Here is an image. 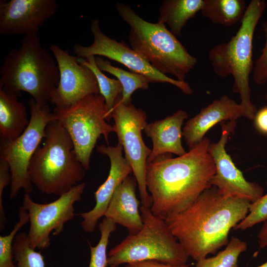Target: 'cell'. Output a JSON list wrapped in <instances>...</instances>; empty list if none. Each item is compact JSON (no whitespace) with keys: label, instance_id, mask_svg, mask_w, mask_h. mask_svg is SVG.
Here are the masks:
<instances>
[{"label":"cell","instance_id":"obj_15","mask_svg":"<svg viewBox=\"0 0 267 267\" xmlns=\"http://www.w3.org/2000/svg\"><path fill=\"white\" fill-rule=\"evenodd\" d=\"M58 7L55 0L0 1V34H38L44 22Z\"/></svg>","mask_w":267,"mask_h":267},{"label":"cell","instance_id":"obj_30","mask_svg":"<svg viewBox=\"0 0 267 267\" xmlns=\"http://www.w3.org/2000/svg\"><path fill=\"white\" fill-rule=\"evenodd\" d=\"M266 41L260 56L256 60L253 68V78L254 82L263 85L267 82V21L263 24Z\"/></svg>","mask_w":267,"mask_h":267},{"label":"cell","instance_id":"obj_29","mask_svg":"<svg viewBox=\"0 0 267 267\" xmlns=\"http://www.w3.org/2000/svg\"><path fill=\"white\" fill-rule=\"evenodd\" d=\"M267 220V193L250 204L249 214L236 225L234 229L245 230L257 223L266 222Z\"/></svg>","mask_w":267,"mask_h":267},{"label":"cell","instance_id":"obj_12","mask_svg":"<svg viewBox=\"0 0 267 267\" xmlns=\"http://www.w3.org/2000/svg\"><path fill=\"white\" fill-rule=\"evenodd\" d=\"M93 36L92 43L89 46L75 44L74 52L79 58L89 56L105 57L125 66L132 72L146 77L150 83H167L179 89L184 93L191 94L192 90L186 82H180L163 74L125 43L111 39L103 33L98 19H94L90 26Z\"/></svg>","mask_w":267,"mask_h":267},{"label":"cell","instance_id":"obj_19","mask_svg":"<svg viewBox=\"0 0 267 267\" xmlns=\"http://www.w3.org/2000/svg\"><path fill=\"white\" fill-rule=\"evenodd\" d=\"M136 185L135 177H127L116 189L104 216L126 227L129 234L138 232L143 226Z\"/></svg>","mask_w":267,"mask_h":267},{"label":"cell","instance_id":"obj_27","mask_svg":"<svg viewBox=\"0 0 267 267\" xmlns=\"http://www.w3.org/2000/svg\"><path fill=\"white\" fill-rule=\"evenodd\" d=\"M116 227L115 223L104 217L99 224L100 238L98 244L94 247L89 244L90 259L89 267H107L108 265L107 248L110 235Z\"/></svg>","mask_w":267,"mask_h":267},{"label":"cell","instance_id":"obj_36","mask_svg":"<svg viewBox=\"0 0 267 267\" xmlns=\"http://www.w3.org/2000/svg\"><path fill=\"white\" fill-rule=\"evenodd\" d=\"M266 100H267V94L266 95Z\"/></svg>","mask_w":267,"mask_h":267},{"label":"cell","instance_id":"obj_10","mask_svg":"<svg viewBox=\"0 0 267 267\" xmlns=\"http://www.w3.org/2000/svg\"><path fill=\"white\" fill-rule=\"evenodd\" d=\"M120 94V95H121ZM117 98L111 114L119 143L123 148L125 158L131 165L139 191L142 206L150 208L152 199L146 186L147 159L151 149L144 143L142 131L147 123V116L142 109L132 103L126 105Z\"/></svg>","mask_w":267,"mask_h":267},{"label":"cell","instance_id":"obj_13","mask_svg":"<svg viewBox=\"0 0 267 267\" xmlns=\"http://www.w3.org/2000/svg\"><path fill=\"white\" fill-rule=\"evenodd\" d=\"M235 125V121L222 124V131L219 140L217 143H210L209 146L208 151L216 167L211 184L224 196L243 199L253 203L263 195V188L255 182L245 179L225 149L228 136Z\"/></svg>","mask_w":267,"mask_h":267},{"label":"cell","instance_id":"obj_11","mask_svg":"<svg viewBox=\"0 0 267 267\" xmlns=\"http://www.w3.org/2000/svg\"><path fill=\"white\" fill-rule=\"evenodd\" d=\"M85 187V182H81L46 204L36 203L29 193H25L23 206L29 217L28 235L32 248L44 249L50 246V233L53 232V235H58L63 231L65 223L74 218V204L81 200Z\"/></svg>","mask_w":267,"mask_h":267},{"label":"cell","instance_id":"obj_24","mask_svg":"<svg viewBox=\"0 0 267 267\" xmlns=\"http://www.w3.org/2000/svg\"><path fill=\"white\" fill-rule=\"evenodd\" d=\"M78 62L89 68L96 78L99 94L104 98L106 105L107 122L111 120V114L118 96L122 93L123 88L118 80L109 78L104 74L97 67L95 56H89L86 59L78 57Z\"/></svg>","mask_w":267,"mask_h":267},{"label":"cell","instance_id":"obj_22","mask_svg":"<svg viewBox=\"0 0 267 267\" xmlns=\"http://www.w3.org/2000/svg\"><path fill=\"white\" fill-rule=\"evenodd\" d=\"M246 7L244 0H204L201 12L214 24L231 26L241 20Z\"/></svg>","mask_w":267,"mask_h":267},{"label":"cell","instance_id":"obj_33","mask_svg":"<svg viewBox=\"0 0 267 267\" xmlns=\"http://www.w3.org/2000/svg\"><path fill=\"white\" fill-rule=\"evenodd\" d=\"M190 265H172L155 261H144L127 264L125 267H190Z\"/></svg>","mask_w":267,"mask_h":267},{"label":"cell","instance_id":"obj_8","mask_svg":"<svg viewBox=\"0 0 267 267\" xmlns=\"http://www.w3.org/2000/svg\"><path fill=\"white\" fill-rule=\"evenodd\" d=\"M57 120L70 135L77 157L84 169L90 167L92 152L102 135L107 145L114 126L107 123V110L104 97L91 94L69 107L53 110Z\"/></svg>","mask_w":267,"mask_h":267},{"label":"cell","instance_id":"obj_1","mask_svg":"<svg viewBox=\"0 0 267 267\" xmlns=\"http://www.w3.org/2000/svg\"><path fill=\"white\" fill-rule=\"evenodd\" d=\"M210 143L204 137L184 155L172 158L165 154L147 163L146 186L154 215L165 220L186 209L212 186L216 167L208 151Z\"/></svg>","mask_w":267,"mask_h":267},{"label":"cell","instance_id":"obj_23","mask_svg":"<svg viewBox=\"0 0 267 267\" xmlns=\"http://www.w3.org/2000/svg\"><path fill=\"white\" fill-rule=\"evenodd\" d=\"M95 62L101 71L114 75L121 83L123 90L120 95V100L126 105L131 103L132 95L136 90L147 89L149 87L150 81L142 75L115 67L109 61L104 59L101 56H95Z\"/></svg>","mask_w":267,"mask_h":267},{"label":"cell","instance_id":"obj_35","mask_svg":"<svg viewBox=\"0 0 267 267\" xmlns=\"http://www.w3.org/2000/svg\"><path fill=\"white\" fill-rule=\"evenodd\" d=\"M256 267H267V262Z\"/></svg>","mask_w":267,"mask_h":267},{"label":"cell","instance_id":"obj_37","mask_svg":"<svg viewBox=\"0 0 267 267\" xmlns=\"http://www.w3.org/2000/svg\"></svg>","mask_w":267,"mask_h":267},{"label":"cell","instance_id":"obj_6","mask_svg":"<svg viewBox=\"0 0 267 267\" xmlns=\"http://www.w3.org/2000/svg\"><path fill=\"white\" fill-rule=\"evenodd\" d=\"M264 0H252L247 6L236 34L227 42L218 44L208 53L214 72L233 78V91L239 94L245 117L253 120L257 111L251 100L250 77L253 68L254 32L266 7Z\"/></svg>","mask_w":267,"mask_h":267},{"label":"cell","instance_id":"obj_14","mask_svg":"<svg viewBox=\"0 0 267 267\" xmlns=\"http://www.w3.org/2000/svg\"><path fill=\"white\" fill-rule=\"evenodd\" d=\"M59 70V81L50 101L56 108L64 109L91 94H99L96 78L88 67L80 64L78 57L58 46L50 47Z\"/></svg>","mask_w":267,"mask_h":267},{"label":"cell","instance_id":"obj_25","mask_svg":"<svg viewBox=\"0 0 267 267\" xmlns=\"http://www.w3.org/2000/svg\"><path fill=\"white\" fill-rule=\"evenodd\" d=\"M247 248L245 242L232 236L224 250L215 256L199 260L195 267H238V258Z\"/></svg>","mask_w":267,"mask_h":267},{"label":"cell","instance_id":"obj_2","mask_svg":"<svg viewBox=\"0 0 267 267\" xmlns=\"http://www.w3.org/2000/svg\"><path fill=\"white\" fill-rule=\"evenodd\" d=\"M251 203L224 196L212 186L165 221L189 257L197 262L227 245L229 231L246 217Z\"/></svg>","mask_w":267,"mask_h":267},{"label":"cell","instance_id":"obj_5","mask_svg":"<svg viewBox=\"0 0 267 267\" xmlns=\"http://www.w3.org/2000/svg\"><path fill=\"white\" fill-rule=\"evenodd\" d=\"M45 133L43 145L33 155L28 173L32 184L43 193L60 196L81 183L85 169L70 135L57 120L47 125Z\"/></svg>","mask_w":267,"mask_h":267},{"label":"cell","instance_id":"obj_4","mask_svg":"<svg viewBox=\"0 0 267 267\" xmlns=\"http://www.w3.org/2000/svg\"><path fill=\"white\" fill-rule=\"evenodd\" d=\"M116 7L121 17L130 27L129 41L131 48L160 73L185 82L187 75L196 66L197 58L188 52L165 24L144 20L126 4L118 2Z\"/></svg>","mask_w":267,"mask_h":267},{"label":"cell","instance_id":"obj_28","mask_svg":"<svg viewBox=\"0 0 267 267\" xmlns=\"http://www.w3.org/2000/svg\"><path fill=\"white\" fill-rule=\"evenodd\" d=\"M19 220L11 231L5 236H0V267H16L13 263V244L17 232L29 222V217L22 206L19 210Z\"/></svg>","mask_w":267,"mask_h":267},{"label":"cell","instance_id":"obj_17","mask_svg":"<svg viewBox=\"0 0 267 267\" xmlns=\"http://www.w3.org/2000/svg\"><path fill=\"white\" fill-rule=\"evenodd\" d=\"M242 116L245 117L242 105L224 95L188 120L183 128L182 136L190 149L202 140L206 133L217 123L226 120L235 121Z\"/></svg>","mask_w":267,"mask_h":267},{"label":"cell","instance_id":"obj_9","mask_svg":"<svg viewBox=\"0 0 267 267\" xmlns=\"http://www.w3.org/2000/svg\"><path fill=\"white\" fill-rule=\"evenodd\" d=\"M29 124L24 132L13 140L0 139V159L9 165L11 176L9 197L15 198L20 189L25 193L33 191L28 168L30 161L45 136V129L51 121L57 120L48 104H38L31 98Z\"/></svg>","mask_w":267,"mask_h":267},{"label":"cell","instance_id":"obj_21","mask_svg":"<svg viewBox=\"0 0 267 267\" xmlns=\"http://www.w3.org/2000/svg\"><path fill=\"white\" fill-rule=\"evenodd\" d=\"M204 4V0H164L158 22L167 24L174 35L180 37L187 21L201 11Z\"/></svg>","mask_w":267,"mask_h":267},{"label":"cell","instance_id":"obj_26","mask_svg":"<svg viewBox=\"0 0 267 267\" xmlns=\"http://www.w3.org/2000/svg\"><path fill=\"white\" fill-rule=\"evenodd\" d=\"M13 254L16 267H45L43 255L31 247L28 233L24 232L16 235Z\"/></svg>","mask_w":267,"mask_h":267},{"label":"cell","instance_id":"obj_34","mask_svg":"<svg viewBox=\"0 0 267 267\" xmlns=\"http://www.w3.org/2000/svg\"><path fill=\"white\" fill-rule=\"evenodd\" d=\"M258 244L260 249L267 247V222H265L258 235Z\"/></svg>","mask_w":267,"mask_h":267},{"label":"cell","instance_id":"obj_3","mask_svg":"<svg viewBox=\"0 0 267 267\" xmlns=\"http://www.w3.org/2000/svg\"><path fill=\"white\" fill-rule=\"evenodd\" d=\"M0 88L18 96L25 91L47 104L59 81L54 57L43 47L38 34L23 36L20 48L10 50L0 67Z\"/></svg>","mask_w":267,"mask_h":267},{"label":"cell","instance_id":"obj_32","mask_svg":"<svg viewBox=\"0 0 267 267\" xmlns=\"http://www.w3.org/2000/svg\"><path fill=\"white\" fill-rule=\"evenodd\" d=\"M253 120L256 129L261 133L267 134V106L257 111Z\"/></svg>","mask_w":267,"mask_h":267},{"label":"cell","instance_id":"obj_18","mask_svg":"<svg viewBox=\"0 0 267 267\" xmlns=\"http://www.w3.org/2000/svg\"><path fill=\"white\" fill-rule=\"evenodd\" d=\"M187 113L179 109L166 118L147 123L144 131L152 141L151 152L147 163L167 154L181 156L186 153L182 146L181 127Z\"/></svg>","mask_w":267,"mask_h":267},{"label":"cell","instance_id":"obj_31","mask_svg":"<svg viewBox=\"0 0 267 267\" xmlns=\"http://www.w3.org/2000/svg\"><path fill=\"white\" fill-rule=\"evenodd\" d=\"M11 176L8 163L2 160H0V230H2L5 226L7 219L4 212L2 203V193L4 187L11 183Z\"/></svg>","mask_w":267,"mask_h":267},{"label":"cell","instance_id":"obj_20","mask_svg":"<svg viewBox=\"0 0 267 267\" xmlns=\"http://www.w3.org/2000/svg\"><path fill=\"white\" fill-rule=\"evenodd\" d=\"M18 96L0 88V139L13 140L18 137L28 127L26 108Z\"/></svg>","mask_w":267,"mask_h":267},{"label":"cell","instance_id":"obj_16","mask_svg":"<svg viewBox=\"0 0 267 267\" xmlns=\"http://www.w3.org/2000/svg\"><path fill=\"white\" fill-rule=\"evenodd\" d=\"M97 151L108 157L110 168L106 179L94 193V207L88 212L79 214L83 219V229L89 233L94 230L98 220L104 216L117 187L133 172L131 165L123 156V148L120 143L114 146L100 145L97 147Z\"/></svg>","mask_w":267,"mask_h":267},{"label":"cell","instance_id":"obj_38","mask_svg":"<svg viewBox=\"0 0 267 267\" xmlns=\"http://www.w3.org/2000/svg\"></svg>","mask_w":267,"mask_h":267},{"label":"cell","instance_id":"obj_7","mask_svg":"<svg viewBox=\"0 0 267 267\" xmlns=\"http://www.w3.org/2000/svg\"><path fill=\"white\" fill-rule=\"evenodd\" d=\"M143 226L129 234L108 253L110 267L130 263L155 261L172 265L187 264L189 256L173 234L165 220L154 215L150 208L142 206Z\"/></svg>","mask_w":267,"mask_h":267}]
</instances>
